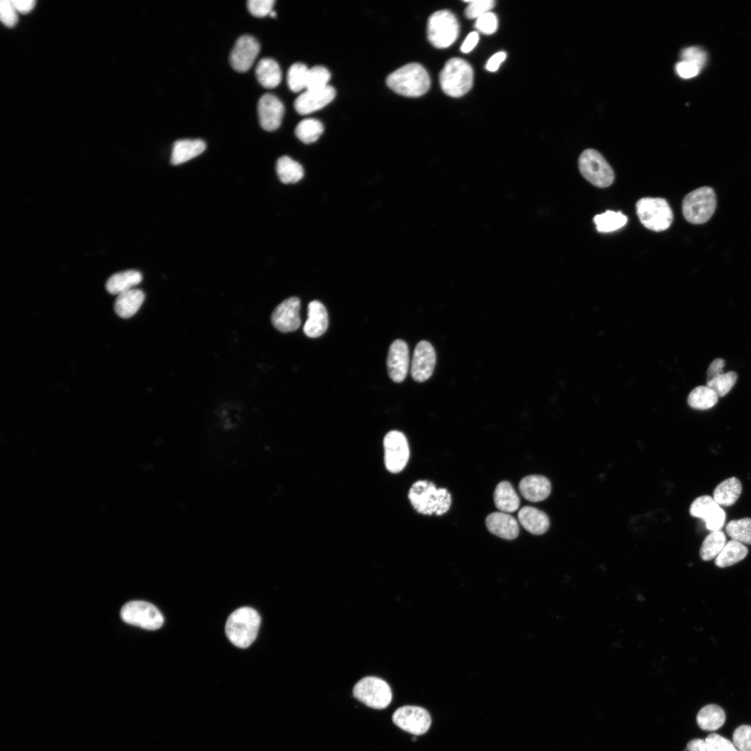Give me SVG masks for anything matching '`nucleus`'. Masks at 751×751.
<instances>
[{
	"instance_id": "nucleus-1",
	"label": "nucleus",
	"mask_w": 751,
	"mask_h": 751,
	"mask_svg": "<svg viewBox=\"0 0 751 751\" xmlns=\"http://www.w3.org/2000/svg\"><path fill=\"white\" fill-rule=\"evenodd\" d=\"M407 498L413 508L424 515H442L451 505L449 492L445 488H437L428 480L414 482L409 489Z\"/></svg>"
},
{
	"instance_id": "nucleus-2",
	"label": "nucleus",
	"mask_w": 751,
	"mask_h": 751,
	"mask_svg": "<svg viewBox=\"0 0 751 751\" xmlns=\"http://www.w3.org/2000/svg\"><path fill=\"white\" fill-rule=\"evenodd\" d=\"M386 83L389 88L398 95L417 97L428 90L430 79L421 65L411 63L391 72L387 77Z\"/></svg>"
},
{
	"instance_id": "nucleus-3",
	"label": "nucleus",
	"mask_w": 751,
	"mask_h": 751,
	"mask_svg": "<svg viewBox=\"0 0 751 751\" xmlns=\"http://www.w3.org/2000/svg\"><path fill=\"white\" fill-rule=\"evenodd\" d=\"M261 624L257 611L241 607L232 612L225 624V633L229 641L240 648L248 647L255 640Z\"/></svg>"
},
{
	"instance_id": "nucleus-4",
	"label": "nucleus",
	"mask_w": 751,
	"mask_h": 751,
	"mask_svg": "<svg viewBox=\"0 0 751 751\" xmlns=\"http://www.w3.org/2000/svg\"><path fill=\"white\" fill-rule=\"evenodd\" d=\"M474 73L471 65L460 58H452L439 74V83L447 95L459 97L466 94L473 84Z\"/></svg>"
},
{
	"instance_id": "nucleus-5",
	"label": "nucleus",
	"mask_w": 751,
	"mask_h": 751,
	"mask_svg": "<svg viewBox=\"0 0 751 751\" xmlns=\"http://www.w3.org/2000/svg\"><path fill=\"white\" fill-rule=\"evenodd\" d=\"M636 209L640 223L652 231H664L669 228L672 223V211L663 198H641L636 202Z\"/></svg>"
},
{
	"instance_id": "nucleus-6",
	"label": "nucleus",
	"mask_w": 751,
	"mask_h": 751,
	"mask_svg": "<svg viewBox=\"0 0 751 751\" xmlns=\"http://www.w3.org/2000/svg\"><path fill=\"white\" fill-rule=\"evenodd\" d=\"M716 207L714 191L708 186L700 187L688 193L682 202V212L685 219L693 224L707 222Z\"/></svg>"
},
{
	"instance_id": "nucleus-7",
	"label": "nucleus",
	"mask_w": 751,
	"mask_h": 751,
	"mask_svg": "<svg viewBox=\"0 0 751 751\" xmlns=\"http://www.w3.org/2000/svg\"><path fill=\"white\" fill-rule=\"evenodd\" d=\"M459 24L453 13L447 10L432 14L428 21L427 34L430 42L436 48L451 46L459 34Z\"/></svg>"
},
{
	"instance_id": "nucleus-8",
	"label": "nucleus",
	"mask_w": 751,
	"mask_h": 751,
	"mask_svg": "<svg viewBox=\"0 0 751 751\" xmlns=\"http://www.w3.org/2000/svg\"><path fill=\"white\" fill-rule=\"evenodd\" d=\"M579 168L582 176L597 187L606 188L613 183L615 175L612 168L595 150L587 149L581 154Z\"/></svg>"
},
{
	"instance_id": "nucleus-9",
	"label": "nucleus",
	"mask_w": 751,
	"mask_h": 751,
	"mask_svg": "<svg viewBox=\"0 0 751 751\" xmlns=\"http://www.w3.org/2000/svg\"><path fill=\"white\" fill-rule=\"evenodd\" d=\"M353 694L365 705L376 709L386 708L392 698L389 684L376 677H366L360 679L353 687Z\"/></svg>"
},
{
	"instance_id": "nucleus-10",
	"label": "nucleus",
	"mask_w": 751,
	"mask_h": 751,
	"mask_svg": "<svg viewBox=\"0 0 751 751\" xmlns=\"http://www.w3.org/2000/svg\"><path fill=\"white\" fill-rule=\"evenodd\" d=\"M384 464L391 474H398L406 467L410 459V447L406 436L400 430L387 432L382 440Z\"/></svg>"
},
{
	"instance_id": "nucleus-11",
	"label": "nucleus",
	"mask_w": 751,
	"mask_h": 751,
	"mask_svg": "<svg viewBox=\"0 0 751 751\" xmlns=\"http://www.w3.org/2000/svg\"><path fill=\"white\" fill-rule=\"evenodd\" d=\"M122 620L129 624L148 630L159 629L163 624V616L153 604L145 601H131L121 608Z\"/></svg>"
},
{
	"instance_id": "nucleus-12",
	"label": "nucleus",
	"mask_w": 751,
	"mask_h": 751,
	"mask_svg": "<svg viewBox=\"0 0 751 751\" xmlns=\"http://www.w3.org/2000/svg\"><path fill=\"white\" fill-rule=\"evenodd\" d=\"M393 722L401 729L414 735H421L429 729L431 718L427 710L417 706H403L392 716Z\"/></svg>"
},
{
	"instance_id": "nucleus-13",
	"label": "nucleus",
	"mask_w": 751,
	"mask_h": 751,
	"mask_svg": "<svg viewBox=\"0 0 751 751\" xmlns=\"http://www.w3.org/2000/svg\"><path fill=\"white\" fill-rule=\"evenodd\" d=\"M691 516L702 519L710 531H720L723 527L726 514L724 510L709 495L696 498L691 505Z\"/></svg>"
},
{
	"instance_id": "nucleus-14",
	"label": "nucleus",
	"mask_w": 751,
	"mask_h": 751,
	"mask_svg": "<svg viewBox=\"0 0 751 751\" xmlns=\"http://www.w3.org/2000/svg\"><path fill=\"white\" fill-rule=\"evenodd\" d=\"M300 300L296 297L289 298L282 301L273 310L271 321L274 327L282 332L296 330L300 325Z\"/></svg>"
},
{
	"instance_id": "nucleus-15",
	"label": "nucleus",
	"mask_w": 751,
	"mask_h": 751,
	"mask_svg": "<svg viewBox=\"0 0 751 751\" xmlns=\"http://www.w3.org/2000/svg\"><path fill=\"white\" fill-rule=\"evenodd\" d=\"M259 49L258 41L252 35L239 37L229 55L230 65L237 72L247 71L252 65Z\"/></svg>"
},
{
	"instance_id": "nucleus-16",
	"label": "nucleus",
	"mask_w": 751,
	"mask_h": 751,
	"mask_svg": "<svg viewBox=\"0 0 751 751\" xmlns=\"http://www.w3.org/2000/svg\"><path fill=\"white\" fill-rule=\"evenodd\" d=\"M436 362L435 352L426 341L419 342L414 350L411 364V376L419 382H424L432 376Z\"/></svg>"
},
{
	"instance_id": "nucleus-17",
	"label": "nucleus",
	"mask_w": 751,
	"mask_h": 751,
	"mask_svg": "<svg viewBox=\"0 0 751 751\" xmlns=\"http://www.w3.org/2000/svg\"><path fill=\"white\" fill-rule=\"evenodd\" d=\"M257 111L259 123L264 129L270 131L280 127L284 108L275 95L270 93L263 95L259 99Z\"/></svg>"
},
{
	"instance_id": "nucleus-18",
	"label": "nucleus",
	"mask_w": 751,
	"mask_h": 751,
	"mask_svg": "<svg viewBox=\"0 0 751 751\" xmlns=\"http://www.w3.org/2000/svg\"><path fill=\"white\" fill-rule=\"evenodd\" d=\"M336 96L335 89L328 86L316 90H305L294 102V108L301 115L320 110L330 103Z\"/></svg>"
},
{
	"instance_id": "nucleus-19",
	"label": "nucleus",
	"mask_w": 751,
	"mask_h": 751,
	"mask_svg": "<svg viewBox=\"0 0 751 751\" xmlns=\"http://www.w3.org/2000/svg\"><path fill=\"white\" fill-rule=\"evenodd\" d=\"M388 374L395 382L405 378L409 369V349L402 339L395 340L390 346L387 358Z\"/></svg>"
},
{
	"instance_id": "nucleus-20",
	"label": "nucleus",
	"mask_w": 751,
	"mask_h": 751,
	"mask_svg": "<svg viewBox=\"0 0 751 751\" xmlns=\"http://www.w3.org/2000/svg\"><path fill=\"white\" fill-rule=\"evenodd\" d=\"M486 526L492 534L506 540H512L519 534V525L511 515L503 512L490 513L485 519Z\"/></svg>"
},
{
	"instance_id": "nucleus-21",
	"label": "nucleus",
	"mask_w": 751,
	"mask_h": 751,
	"mask_svg": "<svg viewBox=\"0 0 751 751\" xmlns=\"http://www.w3.org/2000/svg\"><path fill=\"white\" fill-rule=\"evenodd\" d=\"M307 310L308 318L303 327L304 333L310 338L318 337L325 333L328 326L327 310L318 300L310 302Z\"/></svg>"
},
{
	"instance_id": "nucleus-22",
	"label": "nucleus",
	"mask_w": 751,
	"mask_h": 751,
	"mask_svg": "<svg viewBox=\"0 0 751 751\" xmlns=\"http://www.w3.org/2000/svg\"><path fill=\"white\" fill-rule=\"evenodd\" d=\"M551 483L541 475H530L523 478L519 484L521 494L526 500L538 502L547 499L551 493Z\"/></svg>"
},
{
	"instance_id": "nucleus-23",
	"label": "nucleus",
	"mask_w": 751,
	"mask_h": 751,
	"mask_svg": "<svg viewBox=\"0 0 751 751\" xmlns=\"http://www.w3.org/2000/svg\"><path fill=\"white\" fill-rule=\"evenodd\" d=\"M518 520L521 525L529 533L542 535L549 527L548 516L542 511L532 507L524 506L518 512Z\"/></svg>"
},
{
	"instance_id": "nucleus-24",
	"label": "nucleus",
	"mask_w": 751,
	"mask_h": 751,
	"mask_svg": "<svg viewBox=\"0 0 751 751\" xmlns=\"http://www.w3.org/2000/svg\"><path fill=\"white\" fill-rule=\"evenodd\" d=\"M206 148L205 143L201 139H182L173 144L170 162L177 165L185 163L199 154Z\"/></svg>"
},
{
	"instance_id": "nucleus-25",
	"label": "nucleus",
	"mask_w": 751,
	"mask_h": 751,
	"mask_svg": "<svg viewBox=\"0 0 751 751\" xmlns=\"http://www.w3.org/2000/svg\"><path fill=\"white\" fill-rule=\"evenodd\" d=\"M144 299L145 294L140 289L126 291L118 295L114 304L115 312L122 318H130L138 312Z\"/></svg>"
},
{
	"instance_id": "nucleus-26",
	"label": "nucleus",
	"mask_w": 751,
	"mask_h": 751,
	"mask_svg": "<svg viewBox=\"0 0 751 751\" xmlns=\"http://www.w3.org/2000/svg\"><path fill=\"white\" fill-rule=\"evenodd\" d=\"M741 491V481L736 477H730L716 487L713 499L720 506H730L738 500Z\"/></svg>"
},
{
	"instance_id": "nucleus-27",
	"label": "nucleus",
	"mask_w": 751,
	"mask_h": 751,
	"mask_svg": "<svg viewBox=\"0 0 751 751\" xmlns=\"http://www.w3.org/2000/svg\"><path fill=\"white\" fill-rule=\"evenodd\" d=\"M494 501L501 512L506 513L516 511L519 506V498L508 481H501L496 485L494 492Z\"/></svg>"
},
{
	"instance_id": "nucleus-28",
	"label": "nucleus",
	"mask_w": 751,
	"mask_h": 751,
	"mask_svg": "<svg viewBox=\"0 0 751 751\" xmlns=\"http://www.w3.org/2000/svg\"><path fill=\"white\" fill-rule=\"evenodd\" d=\"M255 74L259 83L266 88L276 87L282 79V72L279 65L270 58H264L259 61L255 69Z\"/></svg>"
},
{
	"instance_id": "nucleus-29",
	"label": "nucleus",
	"mask_w": 751,
	"mask_h": 751,
	"mask_svg": "<svg viewBox=\"0 0 751 751\" xmlns=\"http://www.w3.org/2000/svg\"><path fill=\"white\" fill-rule=\"evenodd\" d=\"M143 279L141 273L137 270H129L119 272L111 275L106 284V290L111 294L119 295L133 289Z\"/></svg>"
},
{
	"instance_id": "nucleus-30",
	"label": "nucleus",
	"mask_w": 751,
	"mask_h": 751,
	"mask_svg": "<svg viewBox=\"0 0 751 751\" xmlns=\"http://www.w3.org/2000/svg\"><path fill=\"white\" fill-rule=\"evenodd\" d=\"M696 720L702 729L714 731L723 725L725 721V713L719 706L709 704L699 711Z\"/></svg>"
},
{
	"instance_id": "nucleus-31",
	"label": "nucleus",
	"mask_w": 751,
	"mask_h": 751,
	"mask_svg": "<svg viewBox=\"0 0 751 751\" xmlns=\"http://www.w3.org/2000/svg\"><path fill=\"white\" fill-rule=\"evenodd\" d=\"M748 553L745 544L731 540L727 542L719 555L715 558L718 567H727L744 559Z\"/></svg>"
},
{
	"instance_id": "nucleus-32",
	"label": "nucleus",
	"mask_w": 751,
	"mask_h": 751,
	"mask_svg": "<svg viewBox=\"0 0 751 751\" xmlns=\"http://www.w3.org/2000/svg\"><path fill=\"white\" fill-rule=\"evenodd\" d=\"M275 169L278 178L284 184L296 183L304 175L302 165L288 156L277 159Z\"/></svg>"
},
{
	"instance_id": "nucleus-33",
	"label": "nucleus",
	"mask_w": 751,
	"mask_h": 751,
	"mask_svg": "<svg viewBox=\"0 0 751 751\" xmlns=\"http://www.w3.org/2000/svg\"><path fill=\"white\" fill-rule=\"evenodd\" d=\"M726 544V537L721 531H711L705 538L700 550V555L703 560L716 558Z\"/></svg>"
},
{
	"instance_id": "nucleus-34",
	"label": "nucleus",
	"mask_w": 751,
	"mask_h": 751,
	"mask_svg": "<svg viewBox=\"0 0 751 751\" xmlns=\"http://www.w3.org/2000/svg\"><path fill=\"white\" fill-rule=\"evenodd\" d=\"M718 396L707 386H699L693 389L688 397V405L697 410H708L718 402Z\"/></svg>"
},
{
	"instance_id": "nucleus-35",
	"label": "nucleus",
	"mask_w": 751,
	"mask_h": 751,
	"mask_svg": "<svg viewBox=\"0 0 751 751\" xmlns=\"http://www.w3.org/2000/svg\"><path fill=\"white\" fill-rule=\"evenodd\" d=\"M593 220L598 232H611L624 226L627 218L621 212L606 211L604 213L596 215Z\"/></svg>"
},
{
	"instance_id": "nucleus-36",
	"label": "nucleus",
	"mask_w": 751,
	"mask_h": 751,
	"mask_svg": "<svg viewBox=\"0 0 751 751\" xmlns=\"http://www.w3.org/2000/svg\"><path fill=\"white\" fill-rule=\"evenodd\" d=\"M323 131L322 123L316 119L307 118L301 120L295 129L297 138L304 143L317 140Z\"/></svg>"
},
{
	"instance_id": "nucleus-37",
	"label": "nucleus",
	"mask_w": 751,
	"mask_h": 751,
	"mask_svg": "<svg viewBox=\"0 0 751 751\" xmlns=\"http://www.w3.org/2000/svg\"><path fill=\"white\" fill-rule=\"evenodd\" d=\"M725 530L732 540L744 544H751V518L731 520Z\"/></svg>"
},
{
	"instance_id": "nucleus-38",
	"label": "nucleus",
	"mask_w": 751,
	"mask_h": 751,
	"mask_svg": "<svg viewBox=\"0 0 751 751\" xmlns=\"http://www.w3.org/2000/svg\"><path fill=\"white\" fill-rule=\"evenodd\" d=\"M309 68L303 63L293 64L287 72L286 81L289 88L294 92L306 89Z\"/></svg>"
},
{
	"instance_id": "nucleus-39",
	"label": "nucleus",
	"mask_w": 751,
	"mask_h": 751,
	"mask_svg": "<svg viewBox=\"0 0 751 751\" xmlns=\"http://www.w3.org/2000/svg\"><path fill=\"white\" fill-rule=\"evenodd\" d=\"M737 380L734 371L723 373L706 382V386L711 389L718 397L726 395L734 387Z\"/></svg>"
},
{
	"instance_id": "nucleus-40",
	"label": "nucleus",
	"mask_w": 751,
	"mask_h": 751,
	"mask_svg": "<svg viewBox=\"0 0 751 751\" xmlns=\"http://www.w3.org/2000/svg\"><path fill=\"white\" fill-rule=\"evenodd\" d=\"M329 70L321 65L309 68L305 90H316L327 87L330 79Z\"/></svg>"
},
{
	"instance_id": "nucleus-41",
	"label": "nucleus",
	"mask_w": 751,
	"mask_h": 751,
	"mask_svg": "<svg viewBox=\"0 0 751 751\" xmlns=\"http://www.w3.org/2000/svg\"><path fill=\"white\" fill-rule=\"evenodd\" d=\"M465 2L468 3L465 10V14L469 19H477L489 13L495 4V1L493 0H471L465 1Z\"/></svg>"
},
{
	"instance_id": "nucleus-42",
	"label": "nucleus",
	"mask_w": 751,
	"mask_h": 751,
	"mask_svg": "<svg viewBox=\"0 0 751 751\" xmlns=\"http://www.w3.org/2000/svg\"><path fill=\"white\" fill-rule=\"evenodd\" d=\"M733 742L739 751H751V726L737 727L733 734Z\"/></svg>"
},
{
	"instance_id": "nucleus-43",
	"label": "nucleus",
	"mask_w": 751,
	"mask_h": 751,
	"mask_svg": "<svg viewBox=\"0 0 751 751\" xmlns=\"http://www.w3.org/2000/svg\"><path fill=\"white\" fill-rule=\"evenodd\" d=\"M15 8L12 0H1L0 1V18L1 22L7 27L15 26L18 22V15Z\"/></svg>"
},
{
	"instance_id": "nucleus-44",
	"label": "nucleus",
	"mask_w": 751,
	"mask_h": 751,
	"mask_svg": "<svg viewBox=\"0 0 751 751\" xmlns=\"http://www.w3.org/2000/svg\"><path fill=\"white\" fill-rule=\"evenodd\" d=\"M708 751H739L734 743L717 734H711L705 739Z\"/></svg>"
},
{
	"instance_id": "nucleus-45",
	"label": "nucleus",
	"mask_w": 751,
	"mask_h": 751,
	"mask_svg": "<svg viewBox=\"0 0 751 751\" xmlns=\"http://www.w3.org/2000/svg\"><path fill=\"white\" fill-rule=\"evenodd\" d=\"M681 58L682 60L693 63L701 70L706 63V54L700 48L689 47L682 50Z\"/></svg>"
},
{
	"instance_id": "nucleus-46",
	"label": "nucleus",
	"mask_w": 751,
	"mask_h": 751,
	"mask_svg": "<svg viewBox=\"0 0 751 751\" xmlns=\"http://www.w3.org/2000/svg\"><path fill=\"white\" fill-rule=\"evenodd\" d=\"M476 28L485 34H492L498 27V19L493 13H487L476 19Z\"/></svg>"
},
{
	"instance_id": "nucleus-47",
	"label": "nucleus",
	"mask_w": 751,
	"mask_h": 751,
	"mask_svg": "<svg viewBox=\"0 0 751 751\" xmlns=\"http://www.w3.org/2000/svg\"><path fill=\"white\" fill-rule=\"evenodd\" d=\"M274 3V0H249L247 6L252 15L261 17L269 15L273 10Z\"/></svg>"
},
{
	"instance_id": "nucleus-48",
	"label": "nucleus",
	"mask_w": 751,
	"mask_h": 751,
	"mask_svg": "<svg viewBox=\"0 0 751 751\" xmlns=\"http://www.w3.org/2000/svg\"><path fill=\"white\" fill-rule=\"evenodd\" d=\"M675 70L677 74L684 79H690L698 74L700 69L693 63L681 60L677 63Z\"/></svg>"
},
{
	"instance_id": "nucleus-49",
	"label": "nucleus",
	"mask_w": 751,
	"mask_h": 751,
	"mask_svg": "<svg viewBox=\"0 0 751 751\" xmlns=\"http://www.w3.org/2000/svg\"><path fill=\"white\" fill-rule=\"evenodd\" d=\"M725 366V360L721 358L714 360L709 365L707 370V381L723 373L722 369Z\"/></svg>"
},
{
	"instance_id": "nucleus-50",
	"label": "nucleus",
	"mask_w": 751,
	"mask_h": 751,
	"mask_svg": "<svg viewBox=\"0 0 751 751\" xmlns=\"http://www.w3.org/2000/svg\"><path fill=\"white\" fill-rule=\"evenodd\" d=\"M506 58L504 51H499L494 54L487 62L485 68L489 72H496Z\"/></svg>"
},
{
	"instance_id": "nucleus-51",
	"label": "nucleus",
	"mask_w": 751,
	"mask_h": 751,
	"mask_svg": "<svg viewBox=\"0 0 751 751\" xmlns=\"http://www.w3.org/2000/svg\"><path fill=\"white\" fill-rule=\"evenodd\" d=\"M13 6L18 13L26 14L31 12L35 7V0H12Z\"/></svg>"
},
{
	"instance_id": "nucleus-52",
	"label": "nucleus",
	"mask_w": 751,
	"mask_h": 751,
	"mask_svg": "<svg viewBox=\"0 0 751 751\" xmlns=\"http://www.w3.org/2000/svg\"><path fill=\"white\" fill-rule=\"evenodd\" d=\"M479 40L478 33L476 31L471 32L464 40L460 50L463 53L470 52L477 45Z\"/></svg>"
},
{
	"instance_id": "nucleus-53",
	"label": "nucleus",
	"mask_w": 751,
	"mask_h": 751,
	"mask_svg": "<svg viewBox=\"0 0 751 751\" xmlns=\"http://www.w3.org/2000/svg\"><path fill=\"white\" fill-rule=\"evenodd\" d=\"M708 751L707 744L705 740L696 738L690 741L684 751Z\"/></svg>"
},
{
	"instance_id": "nucleus-54",
	"label": "nucleus",
	"mask_w": 751,
	"mask_h": 751,
	"mask_svg": "<svg viewBox=\"0 0 751 751\" xmlns=\"http://www.w3.org/2000/svg\"><path fill=\"white\" fill-rule=\"evenodd\" d=\"M269 15H270V17H276V13H275V11H274V10H272V11L270 12V13L269 14Z\"/></svg>"
},
{
	"instance_id": "nucleus-55",
	"label": "nucleus",
	"mask_w": 751,
	"mask_h": 751,
	"mask_svg": "<svg viewBox=\"0 0 751 751\" xmlns=\"http://www.w3.org/2000/svg\"><path fill=\"white\" fill-rule=\"evenodd\" d=\"M412 741H416V737H414H414L412 738Z\"/></svg>"
}]
</instances>
